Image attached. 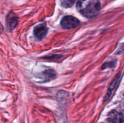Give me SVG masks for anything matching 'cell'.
<instances>
[{
	"mask_svg": "<svg viewBox=\"0 0 124 123\" xmlns=\"http://www.w3.org/2000/svg\"><path fill=\"white\" fill-rule=\"evenodd\" d=\"M76 8L82 15L90 18L98 14L101 7L98 0H78Z\"/></svg>",
	"mask_w": 124,
	"mask_h": 123,
	"instance_id": "cell-1",
	"label": "cell"
},
{
	"mask_svg": "<svg viewBox=\"0 0 124 123\" xmlns=\"http://www.w3.org/2000/svg\"><path fill=\"white\" fill-rule=\"evenodd\" d=\"M80 21L72 16H65L61 20V25L63 28L71 29L79 25Z\"/></svg>",
	"mask_w": 124,
	"mask_h": 123,
	"instance_id": "cell-2",
	"label": "cell"
},
{
	"mask_svg": "<svg viewBox=\"0 0 124 123\" xmlns=\"http://www.w3.org/2000/svg\"><path fill=\"white\" fill-rule=\"evenodd\" d=\"M107 121L108 123H124V112L113 110L108 114Z\"/></svg>",
	"mask_w": 124,
	"mask_h": 123,
	"instance_id": "cell-3",
	"label": "cell"
},
{
	"mask_svg": "<svg viewBox=\"0 0 124 123\" xmlns=\"http://www.w3.org/2000/svg\"><path fill=\"white\" fill-rule=\"evenodd\" d=\"M48 28L45 24H42L37 25L33 30V34L35 37L39 40L42 39L47 34Z\"/></svg>",
	"mask_w": 124,
	"mask_h": 123,
	"instance_id": "cell-4",
	"label": "cell"
},
{
	"mask_svg": "<svg viewBox=\"0 0 124 123\" xmlns=\"http://www.w3.org/2000/svg\"><path fill=\"white\" fill-rule=\"evenodd\" d=\"M18 19L17 17L13 13H10L6 18V24L7 28L9 30L12 31L18 24Z\"/></svg>",
	"mask_w": 124,
	"mask_h": 123,
	"instance_id": "cell-5",
	"label": "cell"
},
{
	"mask_svg": "<svg viewBox=\"0 0 124 123\" xmlns=\"http://www.w3.org/2000/svg\"><path fill=\"white\" fill-rule=\"evenodd\" d=\"M76 0H59L61 5L65 8L71 7L75 4Z\"/></svg>",
	"mask_w": 124,
	"mask_h": 123,
	"instance_id": "cell-6",
	"label": "cell"
}]
</instances>
